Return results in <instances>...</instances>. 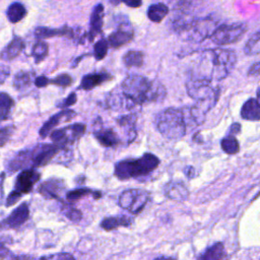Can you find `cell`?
I'll return each mask as SVG.
<instances>
[{"mask_svg": "<svg viewBox=\"0 0 260 260\" xmlns=\"http://www.w3.org/2000/svg\"><path fill=\"white\" fill-rule=\"evenodd\" d=\"M237 62V54L231 49H208L196 59L189 78L205 80L213 83L224 79Z\"/></svg>", "mask_w": 260, "mask_h": 260, "instance_id": "cell-1", "label": "cell"}, {"mask_svg": "<svg viewBox=\"0 0 260 260\" xmlns=\"http://www.w3.org/2000/svg\"><path fill=\"white\" fill-rule=\"evenodd\" d=\"M126 98L136 104H143L162 99L166 94L164 86L143 76H130L122 83Z\"/></svg>", "mask_w": 260, "mask_h": 260, "instance_id": "cell-2", "label": "cell"}, {"mask_svg": "<svg viewBox=\"0 0 260 260\" xmlns=\"http://www.w3.org/2000/svg\"><path fill=\"white\" fill-rule=\"evenodd\" d=\"M158 165V157L152 153L146 152L136 159H123L118 161L115 165L114 175L121 181L138 178L150 174Z\"/></svg>", "mask_w": 260, "mask_h": 260, "instance_id": "cell-3", "label": "cell"}, {"mask_svg": "<svg viewBox=\"0 0 260 260\" xmlns=\"http://www.w3.org/2000/svg\"><path fill=\"white\" fill-rule=\"evenodd\" d=\"M187 112L182 109L168 108L156 116V128L167 138L181 139L187 130Z\"/></svg>", "mask_w": 260, "mask_h": 260, "instance_id": "cell-4", "label": "cell"}, {"mask_svg": "<svg viewBox=\"0 0 260 260\" xmlns=\"http://www.w3.org/2000/svg\"><path fill=\"white\" fill-rule=\"evenodd\" d=\"M215 21L210 17L182 20L176 23V29L186 37V40L199 43L210 37L216 28Z\"/></svg>", "mask_w": 260, "mask_h": 260, "instance_id": "cell-5", "label": "cell"}, {"mask_svg": "<svg viewBox=\"0 0 260 260\" xmlns=\"http://www.w3.org/2000/svg\"><path fill=\"white\" fill-rule=\"evenodd\" d=\"M149 200V193L142 189H128L123 191L119 198L118 204L122 209L131 214L140 213Z\"/></svg>", "mask_w": 260, "mask_h": 260, "instance_id": "cell-6", "label": "cell"}, {"mask_svg": "<svg viewBox=\"0 0 260 260\" xmlns=\"http://www.w3.org/2000/svg\"><path fill=\"white\" fill-rule=\"evenodd\" d=\"M246 30L247 26L244 23L221 24L214 29L209 39L218 46L229 45L239 41Z\"/></svg>", "mask_w": 260, "mask_h": 260, "instance_id": "cell-7", "label": "cell"}, {"mask_svg": "<svg viewBox=\"0 0 260 260\" xmlns=\"http://www.w3.org/2000/svg\"><path fill=\"white\" fill-rule=\"evenodd\" d=\"M60 149L61 147L56 144H42L34 149L26 150L29 168L34 169L48 165Z\"/></svg>", "mask_w": 260, "mask_h": 260, "instance_id": "cell-8", "label": "cell"}, {"mask_svg": "<svg viewBox=\"0 0 260 260\" xmlns=\"http://www.w3.org/2000/svg\"><path fill=\"white\" fill-rule=\"evenodd\" d=\"M84 131H85V125L81 123H77V124L68 126L66 128H61V129L52 131L50 134V137L54 142V144L62 148L66 146L69 142H72L78 139L79 137H81Z\"/></svg>", "mask_w": 260, "mask_h": 260, "instance_id": "cell-9", "label": "cell"}, {"mask_svg": "<svg viewBox=\"0 0 260 260\" xmlns=\"http://www.w3.org/2000/svg\"><path fill=\"white\" fill-rule=\"evenodd\" d=\"M40 179L41 174L35 169L23 170L17 175L14 183V189L12 191L19 196L28 194L31 192L34 186L40 181Z\"/></svg>", "mask_w": 260, "mask_h": 260, "instance_id": "cell-10", "label": "cell"}, {"mask_svg": "<svg viewBox=\"0 0 260 260\" xmlns=\"http://www.w3.org/2000/svg\"><path fill=\"white\" fill-rule=\"evenodd\" d=\"M65 182L62 179L50 178L40 184L38 192L46 199H55L62 202L61 194L65 190Z\"/></svg>", "mask_w": 260, "mask_h": 260, "instance_id": "cell-11", "label": "cell"}, {"mask_svg": "<svg viewBox=\"0 0 260 260\" xmlns=\"http://www.w3.org/2000/svg\"><path fill=\"white\" fill-rule=\"evenodd\" d=\"M29 216V208L26 202H22L20 205H18L6 218H4L1 222L3 229L9 228V229H16L20 225H22Z\"/></svg>", "mask_w": 260, "mask_h": 260, "instance_id": "cell-12", "label": "cell"}, {"mask_svg": "<svg viewBox=\"0 0 260 260\" xmlns=\"http://www.w3.org/2000/svg\"><path fill=\"white\" fill-rule=\"evenodd\" d=\"M76 115V113L72 110H63L61 112H59L58 114L52 116L44 125L43 127L40 129V136L42 138L47 137L49 134H51L53 128H55L59 123L61 122H65V121H69L71 120L74 116Z\"/></svg>", "mask_w": 260, "mask_h": 260, "instance_id": "cell-13", "label": "cell"}, {"mask_svg": "<svg viewBox=\"0 0 260 260\" xmlns=\"http://www.w3.org/2000/svg\"><path fill=\"white\" fill-rule=\"evenodd\" d=\"M241 117L248 121H259L260 120V100L249 99L242 107Z\"/></svg>", "mask_w": 260, "mask_h": 260, "instance_id": "cell-14", "label": "cell"}, {"mask_svg": "<svg viewBox=\"0 0 260 260\" xmlns=\"http://www.w3.org/2000/svg\"><path fill=\"white\" fill-rule=\"evenodd\" d=\"M133 223V218L128 215H117V216H108L101 221V226L105 231H113L119 226L128 228Z\"/></svg>", "mask_w": 260, "mask_h": 260, "instance_id": "cell-15", "label": "cell"}, {"mask_svg": "<svg viewBox=\"0 0 260 260\" xmlns=\"http://www.w3.org/2000/svg\"><path fill=\"white\" fill-rule=\"evenodd\" d=\"M24 47V43L20 38H14L7 47H5L2 52L0 53V58L1 60L8 61L12 60L15 57L19 55V53L22 51Z\"/></svg>", "mask_w": 260, "mask_h": 260, "instance_id": "cell-16", "label": "cell"}, {"mask_svg": "<svg viewBox=\"0 0 260 260\" xmlns=\"http://www.w3.org/2000/svg\"><path fill=\"white\" fill-rule=\"evenodd\" d=\"M88 195H91L95 200L100 199L103 196L102 192L92 190L90 188H76V189H73L66 193V200L69 203L74 204L76 201H78L81 198L88 196Z\"/></svg>", "mask_w": 260, "mask_h": 260, "instance_id": "cell-17", "label": "cell"}, {"mask_svg": "<svg viewBox=\"0 0 260 260\" xmlns=\"http://www.w3.org/2000/svg\"><path fill=\"white\" fill-rule=\"evenodd\" d=\"M197 260H226L223 245L221 243H215L207 248Z\"/></svg>", "mask_w": 260, "mask_h": 260, "instance_id": "cell-18", "label": "cell"}, {"mask_svg": "<svg viewBox=\"0 0 260 260\" xmlns=\"http://www.w3.org/2000/svg\"><path fill=\"white\" fill-rule=\"evenodd\" d=\"M103 11H104V6L102 4H98L90 17V31H89V40H92L98 34L101 32L102 30V25H103Z\"/></svg>", "mask_w": 260, "mask_h": 260, "instance_id": "cell-19", "label": "cell"}, {"mask_svg": "<svg viewBox=\"0 0 260 260\" xmlns=\"http://www.w3.org/2000/svg\"><path fill=\"white\" fill-rule=\"evenodd\" d=\"M133 39V32L130 30L125 29H118L114 32H112L109 38V44L113 48H119L127 43H129Z\"/></svg>", "mask_w": 260, "mask_h": 260, "instance_id": "cell-20", "label": "cell"}, {"mask_svg": "<svg viewBox=\"0 0 260 260\" xmlns=\"http://www.w3.org/2000/svg\"><path fill=\"white\" fill-rule=\"evenodd\" d=\"M111 76L109 74L105 73H91L85 75L80 83V87L84 90H89L92 89L94 86L103 83L104 81L110 79Z\"/></svg>", "mask_w": 260, "mask_h": 260, "instance_id": "cell-21", "label": "cell"}, {"mask_svg": "<svg viewBox=\"0 0 260 260\" xmlns=\"http://www.w3.org/2000/svg\"><path fill=\"white\" fill-rule=\"evenodd\" d=\"M96 140L105 147H112L118 144L119 139L112 129H102L94 134Z\"/></svg>", "mask_w": 260, "mask_h": 260, "instance_id": "cell-22", "label": "cell"}, {"mask_svg": "<svg viewBox=\"0 0 260 260\" xmlns=\"http://www.w3.org/2000/svg\"><path fill=\"white\" fill-rule=\"evenodd\" d=\"M169 13V7L164 3H156L148 7L147 16L153 22H160Z\"/></svg>", "mask_w": 260, "mask_h": 260, "instance_id": "cell-23", "label": "cell"}, {"mask_svg": "<svg viewBox=\"0 0 260 260\" xmlns=\"http://www.w3.org/2000/svg\"><path fill=\"white\" fill-rule=\"evenodd\" d=\"M25 15H26V9L21 3H18V2L12 3L7 9V18L12 23L20 21Z\"/></svg>", "mask_w": 260, "mask_h": 260, "instance_id": "cell-24", "label": "cell"}, {"mask_svg": "<svg viewBox=\"0 0 260 260\" xmlns=\"http://www.w3.org/2000/svg\"><path fill=\"white\" fill-rule=\"evenodd\" d=\"M187 193L185 187L179 183H171L166 187V195L174 200L183 199Z\"/></svg>", "mask_w": 260, "mask_h": 260, "instance_id": "cell-25", "label": "cell"}, {"mask_svg": "<svg viewBox=\"0 0 260 260\" xmlns=\"http://www.w3.org/2000/svg\"><path fill=\"white\" fill-rule=\"evenodd\" d=\"M71 34V30L69 28H48V27H38L36 29V36L40 39L45 38H51L54 36H69Z\"/></svg>", "mask_w": 260, "mask_h": 260, "instance_id": "cell-26", "label": "cell"}, {"mask_svg": "<svg viewBox=\"0 0 260 260\" xmlns=\"http://www.w3.org/2000/svg\"><path fill=\"white\" fill-rule=\"evenodd\" d=\"M124 64L127 67H140L143 64V53L139 51H129L123 57Z\"/></svg>", "mask_w": 260, "mask_h": 260, "instance_id": "cell-27", "label": "cell"}, {"mask_svg": "<svg viewBox=\"0 0 260 260\" xmlns=\"http://www.w3.org/2000/svg\"><path fill=\"white\" fill-rule=\"evenodd\" d=\"M220 146L222 150L228 154H236L240 150L239 142L234 135H228L224 138H222Z\"/></svg>", "mask_w": 260, "mask_h": 260, "instance_id": "cell-28", "label": "cell"}, {"mask_svg": "<svg viewBox=\"0 0 260 260\" xmlns=\"http://www.w3.org/2000/svg\"><path fill=\"white\" fill-rule=\"evenodd\" d=\"M244 51L249 56L260 53V29L252 35V37L247 41Z\"/></svg>", "mask_w": 260, "mask_h": 260, "instance_id": "cell-29", "label": "cell"}, {"mask_svg": "<svg viewBox=\"0 0 260 260\" xmlns=\"http://www.w3.org/2000/svg\"><path fill=\"white\" fill-rule=\"evenodd\" d=\"M62 209L61 211L64 213V215L72 220V221H79L82 218V213L79 209H77L73 204L69 202H64L62 201Z\"/></svg>", "mask_w": 260, "mask_h": 260, "instance_id": "cell-30", "label": "cell"}, {"mask_svg": "<svg viewBox=\"0 0 260 260\" xmlns=\"http://www.w3.org/2000/svg\"><path fill=\"white\" fill-rule=\"evenodd\" d=\"M12 106V98L6 92H0V120H4L7 118Z\"/></svg>", "mask_w": 260, "mask_h": 260, "instance_id": "cell-31", "label": "cell"}, {"mask_svg": "<svg viewBox=\"0 0 260 260\" xmlns=\"http://www.w3.org/2000/svg\"><path fill=\"white\" fill-rule=\"evenodd\" d=\"M31 55L36 62H41L48 55V45L45 42H38L34 45L31 50Z\"/></svg>", "mask_w": 260, "mask_h": 260, "instance_id": "cell-32", "label": "cell"}, {"mask_svg": "<svg viewBox=\"0 0 260 260\" xmlns=\"http://www.w3.org/2000/svg\"><path fill=\"white\" fill-rule=\"evenodd\" d=\"M108 48H109V44L106 40L104 39L99 40L94 45V58L96 60L104 59L108 53Z\"/></svg>", "mask_w": 260, "mask_h": 260, "instance_id": "cell-33", "label": "cell"}, {"mask_svg": "<svg viewBox=\"0 0 260 260\" xmlns=\"http://www.w3.org/2000/svg\"><path fill=\"white\" fill-rule=\"evenodd\" d=\"M30 83V74L28 72H18L14 77V86L16 88H22Z\"/></svg>", "mask_w": 260, "mask_h": 260, "instance_id": "cell-34", "label": "cell"}, {"mask_svg": "<svg viewBox=\"0 0 260 260\" xmlns=\"http://www.w3.org/2000/svg\"><path fill=\"white\" fill-rule=\"evenodd\" d=\"M71 82H72L71 76L69 74H66V73L60 74L55 79L50 80V83H53V84H56V85H59V86H68V85L71 84Z\"/></svg>", "mask_w": 260, "mask_h": 260, "instance_id": "cell-35", "label": "cell"}, {"mask_svg": "<svg viewBox=\"0 0 260 260\" xmlns=\"http://www.w3.org/2000/svg\"><path fill=\"white\" fill-rule=\"evenodd\" d=\"M40 260H75V258L70 253L60 252V253H57L54 255L42 257Z\"/></svg>", "mask_w": 260, "mask_h": 260, "instance_id": "cell-36", "label": "cell"}, {"mask_svg": "<svg viewBox=\"0 0 260 260\" xmlns=\"http://www.w3.org/2000/svg\"><path fill=\"white\" fill-rule=\"evenodd\" d=\"M12 133V128L11 127H5L0 129V147L4 146L8 139L10 138V135Z\"/></svg>", "mask_w": 260, "mask_h": 260, "instance_id": "cell-37", "label": "cell"}, {"mask_svg": "<svg viewBox=\"0 0 260 260\" xmlns=\"http://www.w3.org/2000/svg\"><path fill=\"white\" fill-rule=\"evenodd\" d=\"M76 100H77L76 94H75L74 92H72L71 94H69V96H67V98L63 101V103L61 104V107H62V108H67V107H69V106H72V105L75 104Z\"/></svg>", "mask_w": 260, "mask_h": 260, "instance_id": "cell-38", "label": "cell"}, {"mask_svg": "<svg viewBox=\"0 0 260 260\" xmlns=\"http://www.w3.org/2000/svg\"><path fill=\"white\" fill-rule=\"evenodd\" d=\"M50 83V79H48L46 76H39L35 80V84L38 87H44L47 86Z\"/></svg>", "mask_w": 260, "mask_h": 260, "instance_id": "cell-39", "label": "cell"}, {"mask_svg": "<svg viewBox=\"0 0 260 260\" xmlns=\"http://www.w3.org/2000/svg\"><path fill=\"white\" fill-rule=\"evenodd\" d=\"M120 1L124 2L127 6L133 7V8L139 7L142 4V0H120Z\"/></svg>", "mask_w": 260, "mask_h": 260, "instance_id": "cell-40", "label": "cell"}, {"mask_svg": "<svg viewBox=\"0 0 260 260\" xmlns=\"http://www.w3.org/2000/svg\"><path fill=\"white\" fill-rule=\"evenodd\" d=\"M8 74H9V69H8V67L3 66V65H0V83H2V82L6 79V77H7Z\"/></svg>", "mask_w": 260, "mask_h": 260, "instance_id": "cell-41", "label": "cell"}, {"mask_svg": "<svg viewBox=\"0 0 260 260\" xmlns=\"http://www.w3.org/2000/svg\"><path fill=\"white\" fill-rule=\"evenodd\" d=\"M10 254V251L6 248L4 243H0V259L6 258Z\"/></svg>", "mask_w": 260, "mask_h": 260, "instance_id": "cell-42", "label": "cell"}, {"mask_svg": "<svg viewBox=\"0 0 260 260\" xmlns=\"http://www.w3.org/2000/svg\"><path fill=\"white\" fill-rule=\"evenodd\" d=\"M240 130H241V125L239 123H234L230 128V135L237 134L240 132Z\"/></svg>", "mask_w": 260, "mask_h": 260, "instance_id": "cell-43", "label": "cell"}, {"mask_svg": "<svg viewBox=\"0 0 260 260\" xmlns=\"http://www.w3.org/2000/svg\"><path fill=\"white\" fill-rule=\"evenodd\" d=\"M154 260H175L174 258H172V257H166V256H160V257H157V258H155Z\"/></svg>", "mask_w": 260, "mask_h": 260, "instance_id": "cell-44", "label": "cell"}]
</instances>
